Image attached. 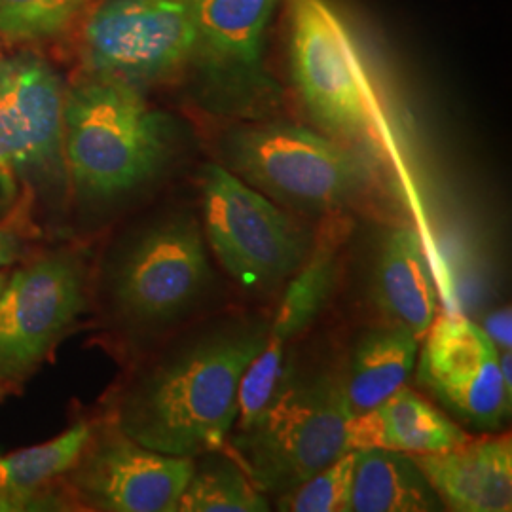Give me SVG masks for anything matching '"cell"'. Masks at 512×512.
<instances>
[{"label": "cell", "mask_w": 512, "mask_h": 512, "mask_svg": "<svg viewBox=\"0 0 512 512\" xmlns=\"http://www.w3.org/2000/svg\"><path fill=\"white\" fill-rule=\"evenodd\" d=\"M266 330L264 321L228 319L186 338L129 385L116 427L169 456L220 452L238 421L239 385Z\"/></svg>", "instance_id": "cell-1"}, {"label": "cell", "mask_w": 512, "mask_h": 512, "mask_svg": "<svg viewBox=\"0 0 512 512\" xmlns=\"http://www.w3.org/2000/svg\"><path fill=\"white\" fill-rule=\"evenodd\" d=\"M173 139V122L139 86L90 76L65 92V167L84 209H107L152 183L171 158Z\"/></svg>", "instance_id": "cell-2"}, {"label": "cell", "mask_w": 512, "mask_h": 512, "mask_svg": "<svg viewBox=\"0 0 512 512\" xmlns=\"http://www.w3.org/2000/svg\"><path fill=\"white\" fill-rule=\"evenodd\" d=\"M346 374L287 365L272 399L232 429V456L262 494H285L351 452Z\"/></svg>", "instance_id": "cell-3"}, {"label": "cell", "mask_w": 512, "mask_h": 512, "mask_svg": "<svg viewBox=\"0 0 512 512\" xmlns=\"http://www.w3.org/2000/svg\"><path fill=\"white\" fill-rule=\"evenodd\" d=\"M226 167L270 200L298 211L332 213L374 183V158L315 129L253 122L224 139Z\"/></svg>", "instance_id": "cell-4"}, {"label": "cell", "mask_w": 512, "mask_h": 512, "mask_svg": "<svg viewBox=\"0 0 512 512\" xmlns=\"http://www.w3.org/2000/svg\"><path fill=\"white\" fill-rule=\"evenodd\" d=\"M289 52L296 93L315 126L380 158L385 129L363 55L329 0H289Z\"/></svg>", "instance_id": "cell-5"}, {"label": "cell", "mask_w": 512, "mask_h": 512, "mask_svg": "<svg viewBox=\"0 0 512 512\" xmlns=\"http://www.w3.org/2000/svg\"><path fill=\"white\" fill-rule=\"evenodd\" d=\"M213 272L202 226L169 213L133 232L112 258L107 294L118 321L154 332L184 319L209 291Z\"/></svg>", "instance_id": "cell-6"}, {"label": "cell", "mask_w": 512, "mask_h": 512, "mask_svg": "<svg viewBox=\"0 0 512 512\" xmlns=\"http://www.w3.org/2000/svg\"><path fill=\"white\" fill-rule=\"evenodd\" d=\"M202 198L207 243L245 291L272 293L310 253V230L226 165H205Z\"/></svg>", "instance_id": "cell-7"}, {"label": "cell", "mask_w": 512, "mask_h": 512, "mask_svg": "<svg viewBox=\"0 0 512 512\" xmlns=\"http://www.w3.org/2000/svg\"><path fill=\"white\" fill-rule=\"evenodd\" d=\"M275 0H194L196 42L188 67L200 80L203 103L219 114L260 120L279 105L266 71L264 37Z\"/></svg>", "instance_id": "cell-8"}, {"label": "cell", "mask_w": 512, "mask_h": 512, "mask_svg": "<svg viewBox=\"0 0 512 512\" xmlns=\"http://www.w3.org/2000/svg\"><path fill=\"white\" fill-rule=\"evenodd\" d=\"M194 42V0H103L84 25L82 55L92 76L141 86L186 69Z\"/></svg>", "instance_id": "cell-9"}, {"label": "cell", "mask_w": 512, "mask_h": 512, "mask_svg": "<svg viewBox=\"0 0 512 512\" xmlns=\"http://www.w3.org/2000/svg\"><path fill=\"white\" fill-rule=\"evenodd\" d=\"M88 277L73 251L23 264L0 293V384L27 380L86 310Z\"/></svg>", "instance_id": "cell-10"}, {"label": "cell", "mask_w": 512, "mask_h": 512, "mask_svg": "<svg viewBox=\"0 0 512 512\" xmlns=\"http://www.w3.org/2000/svg\"><path fill=\"white\" fill-rule=\"evenodd\" d=\"M418 382L456 418L484 431L505 425L512 393L499 365V349L465 315H440L418 349Z\"/></svg>", "instance_id": "cell-11"}, {"label": "cell", "mask_w": 512, "mask_h": 512, "mask_svg": "<svg viewBox=\"0 0 512 512\" xmlns=\"http://www.w3.org/2000/svg\"><path fill=\"white\" fill-rule=\"evenodd\" d=\"M194 459L156 452L116 423L86 444L67 473L78 499L95 511L177 512Z\"/></svg>", "instance_id": "cell-12"}, {"label": "cell", "mask_w": 512, "mask_h": 512, "mask_svg": "<svg viewBox=\"0 0 512 512\" xmlns=\"http://www.w3.org/2000/svg\"><path fill=\"white\" fill-rule=\"evenodd\" d=\"M349 222L332 219L311 243L310 253L294 272L279 302L264 346L247 368L239 385L238 421L245 425L272 399L287 368V346L319 317L329 304L340 274V251L348 238Z\"/></svg>", "instance_id": "cell-13"}, {"label": "cell", "mask_w": 512, "mask_h": 512, "mask_svg": "<svg viewBox=\"0 0 512 512\" xmlns=\"http://www.w3.org/2000/svg\"><path fill=\"white\" fill-rule=\"evenodd\" d=\"M0 101L18 147L19 183L29 184L48 200L59 198L69 190L61 78L35 55L0 59Z\"/></svg>", "instance_id": "cell-14"}, {"label": "cell", "mask_w": 512, "mask_h": 512, "mask_svg": "<svg viewBox=\"0 0 512 512\" xmlns=\"http://www.w3.org/2000/svg\"><path fill=\"white\" fill-rule=\"evenodd\" d=\"M414 463L456 512H509L512 505L511 435H484L435 454H412Z\"/></svg>", "instance_id": "cell-15"}, {"label": "cell", "mask_w": 512, "mask_h": 512, "mask_svg": "<svg viewBox=\"0 0 512 512\" xmlns=\"http://www.w3.org/2000/svg\"><path fill=\"white\" fill-rule=\"evenodd\" d=\"M471 437L439 408L403 385L384 403L349 421V448H384L403 454H435Z\"/></svg>", "instance_id": "cell-16"}, {"label": "cell", "mask_w": 512, "mask_h": 512, "mask_svg": "<svg viewBox=\"0 0 512 512\" xmlns=\"http://www.w3.org/2000/svg\"><path fill=\"white\" fill-rule=\"evenodd\" d=\"M374 302L389 325L412 332L418 340L433 325L437 289L414 228L399 226L385 236L374 266Z\"/></svg>", "instance_id": "cell-17"}, {"label": "cell", "mask_w": 512, "mask_h": 512, "mask_svg": "<svg viewBox=\"0 0 512 512\" xmlns=\"http://www.w3.org/2000/svg\"><path fill=\"white\" fill-rule=\"evenodd\" d=\"M442 501L410 454L355 450L349 512L440 511Z\"/></svg>", "instance_id": "cell-18"}, {"label": "cell", "mask_w": 512, "mask_h": 512, "mask_svg": "<svg viewBox=\"0 0 512 512\" xmlns=\"http://www.w3.org/2000/svg\"><path fill=\"white\" fill-rule=\"evenodd\" d=\"M420 340L401 327L370 330L357 342L346 372V395L353 414L384 403L414 372Z\"/></svg>", "instance_id": "cell-19"}, {"label": "cell", "mask_w": 512, "mask_h": 512, "mask_svg": "<svg viewBox=\"0 0 512 512\" xmlns=\"http://www.w3.org/2000/svg\"><path fill=\"white\" fill-rule=\"evenodd\" d=\"M194 459V471L184 488L181 512H262L270 511L268 499L251 482L236 458L217 452Z\"/></svg>", "instance_id": "cell-20"}, {"label": "cell", "mask_w": 512, "mask_h": 512, "mask_svg": "<svg viewBox=\"0 0 512 512\" xmlns=\"http://www.w3.org/2000/svg\"><path fill=\"white\" fill-rule=\"evenodd\" d=\"M92 435V425L78 421L54 439L0 454V490H44L55 478L67 475L73 469Z\"/></svg>", "instance_id": "cell-21"}, {"label": "cell", "mask_w": 512, "mask_h": 512, "mask_svg": "<svg viewBox=\"0 0 512 512\" xmlns=\"http://www.w3.org/2000/svg\"><path fill=\"white\" fill-rule=\"evenodd\" d=\"M90 0H0V35L35 42L65 33Z\"/></svg>", "instance_id": "cell-22"}, {"label": "cell", "mask_w": 512, "mask_h": 512, "mask_svg": "<svg viewBox=\"0 0 512 512\" xmlns=\"http://www.w3.org/2000/svg\"><path fill=\"white\" fill-rule=\"evenodd\" d=\"M355 450L334 459L319 473L279 495L277 509L283 512H349Z\"/></svg>", "instance_id": "cell-23"}, {"label": "cell", "mask_w": 512, "mask_h": 512, "mask_svg": "<svg viewBox=\"0 0 512 512\" xmlns=\"http://www.w3.org/2000/svg\"><path fill=\"white\" fill-rule=\"evenodd\" d=\"M67 501L50 490L10 492L0 490V512L67 511Z\"/></svg>", "instance_id": "cell-24"}, {"label": "cell", "mask_w": 512, "mask_h": 512, "mask_svg": "<svg viewBox=\"0 0 512 512\" xmlns=\"http://www.w3.org/2000/svg\"><path fill=\"white\" fill-rule=\"evenodd\" d=\"M0 169L18 179V147H16V141H14V135H12L10 122H8V116H6L2 101H0Z\"/></svg>", "instance_id": "cell-25"}, {"label": "cell", "mask_w": 512, "mask_h": 512, "mask_svg": "<svg viewBox=\"0 0 512 512\" xmlns=\"http://www.w3.org/2000/svg\"><path fill=\"white\" fill-rule=\"evenodd\" d=\"M482 329L490 336V340L499 351L511 349V310L509 308L490 315L486 321V327Z\"/></svg>", "instance_id": "cell-26"}, {"label": "cell", "mask_w": 512, "mask_h": 512, "mask_svg": "<svg viewBox=\"0 0 512 512\" xmlns=\"http://www.w3.org/2000/svg\"><path fill=\"white\" fill-rule=\"evenodd\" d=\"M23 239L14 228L0 224V270L14 264L23 255Z\"/></svg>", "instance_id": "cell-27"}, {"label": "cell", "mask_w": 512, "mask_h": 512, "mask_svg": "<svg viewBox=\"0 0 512 512\" xmlns=\"http://www.w3.org/2000/svg\"><path fill=\"white\" fill-rule=\"evenodd\" d=\"M19 183L16 177L0 169V222L6 219L18 205Z\"/></svg>", "instance_id": "cell-28"}, {"label": "cell", "mask_w": 512, "mask_h": 512, "mask_svg": "<svg viewBox=\"0 0 512 512\" xmlns=\"http://www.w3.org/2000/svg\"><path fill=\"white\" fill-rule=\"evenodd\" d=\"M6 279H8V274H6V272H2V270H0V293H2V289H4V285H6Z\"/></svg>", "instance_id": "cell-29"}, {"label": "cell", "mask_w": 512, "mask_h": 512, "mask_svg": "<svg viewBox=\"0 0 512 512\" xmlns=\"http://www.w3.org/2000/svg\"><path fill=\"white\" fill-rule=\"evenodd\" d=\"M0 387H2V384H0Z\"/></svg>", "instance_id": "cell-30"}]
</instances>
